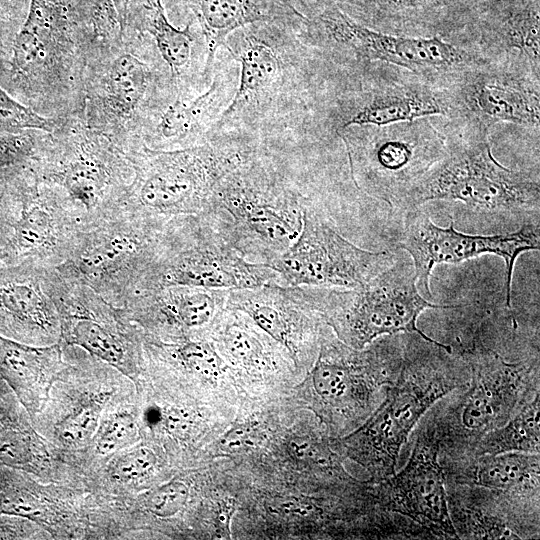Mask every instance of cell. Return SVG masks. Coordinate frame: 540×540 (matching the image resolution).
<instances>
[{"label": "cell", "mask_w": 540, "mask_h": 540, "mask_svg": "<svg viewBox=\"0 0 540 540\" xmlns=\"http://www.w3.org/2000/svg\"><path fill=\"white\" fill-rule=\"evenodd\" d=\"M298 26L259 22L242 27L227 38L225 48L240 64L239 81L231 101L210 135L250 137L276 126L306 104L310 86L308 47L293 30Z\"/></svg>", "instance_id": "obj_1"}, {"label": "cell", "mask_w": 540, "mask_h": 540, "mask_svg": "<svg viewBox=\"0 0 540 540\" xmlns=\"http://www.w3.org/2000/svg\"><path fill=\"white\" fill-rule=\"evenodd\" d=\"M170 72L150 36L125 26L120 43L87 57L82 118L130 154L176 96Z\"/></svg>", "instance_id": "obj_2"}, {"label": "cell", "mask_w": 540, "mask_h": 540, "mask_svg": "<svg viewBox=\"0 0 540 540\" xmlns=\"http://www.w3.org/2000/svg\"><path fill=\"white\" fill-rule=\"evenodd\" d=\"M85 67L77 0H30L1 86L45 117L82 115Z\"/></svg>", "instance_id": "obj_3"}, {"label": "cell", "mask_w": 540, "mask_h": 540, "mask_svg": "<svg viewBox=\"0 0 540 540\" xmlns=\"http://www.w3.org/2000/svg\"><path fill=\"white\" fill-rule=\"evenodd\" d=\"M308 200L256 145L220 180L207 213L248 261L268 264L297 239Z\"/></svg>", "instance_id": "obj_4"}, {"label": "cell", "mask_w": 540, "mask_h": 540, "mask_svg": "<svg viewBox=\"0 0 540 540\" xmlns=\"http://www.w3.org/2000/svg\"><path fill=\"white\" fill-rule=\"evenodd\" d=\"M255 145L248 137L219 134L182 149L143 147L115 211L162 219L207 213L220 180Z\"/></svg>", "instance_id": "obj_5"}, {"label": "cell", "mask_w": 540, "mask_h": 540, "mask_svg": "<svg viewBox=\"0 0 540 540\" xmlns=\"http://www.w3.org/2000/svg\"><path fill=\"white\" fill-rule=\"evenodd\" d=\"M304 15L299 39L320 61L334 67L384 63L444 84L454 74L487 61L467 46L439 36H403L366 27L335 7L313 8Z\"/></svg>", "instance_id": "obj_6"}, {"label": "cell", "mask_w": 540, "mask_h": 540, "mask_svg": "<svg viewBox=\"0 0 540 540\" xmlns=\"http://www.w3.org/2000/svg\"><path fill=\"white\" fill-rule=\"evenodd\" d=\"M458 129V134L446 135L442 157L409 189L399 208L446 200L487 212L538 211V175L500 164L492 154L489 130Z\"/></svg>", "instance_id": "obj_7"}, {"label": "cell", "mask_w": 540, "mask_h": 540, "mask_svg": "<svg viewBox=\"0 0 540 540\" xmlns=\"http://www.w3.org/2000/svg\"><path fill=\"white\" fill-rule=\"evenodd\" d=\"M134 156L75 115L43 132L34 172L61 188L90 223L115 211L133 178Z\"/></svg>", "instance_id": "obj_8"}, {"label": "cell", "mask_w": 540, "mask_h": 540, "mask_svg": "<svg viewBox=\"0 0 540 540\" xmlns=\"http://www.w3.org/2000/svg\"><path fill=\"white\" fill-rule=\"evenodd\" d=\"M266 284H280L278 274L248 261L205 213L166 221L156 256L134 294L168 286L237 290Z\"/></svg>", "instance_id": "obj_9"}, {"label": "cell", "mask_w": 540, "mask_h": 540, "mask_svg": "<svg viewBox=\"0 0 540 540\" xmlns=\"http://www.w3.org/2000/svg\"><path fill=\"white\" fill-rule=\"evenodd\" d=\"M313 303L326 316L327 323L349 347L363 349L382 336L400 332L415 333L424 341L452 354L417 327L426 309H452L428 301L417 286L412 261L398 258L367 283L350 289L310 287Z\"/></svg>", "instance_id": "obj_10"}, {"label": "cell", "mask_w": 540, "mask_h": 540, "mask_svg": "<svg viewBox=\"0 0 540 540\" xmlns=\"http://www.w3.org/2000/svg\"><path fill=\"white\" fill-rule=\"evenodd\" d=\"M167 220L117 210L84 224L67 258L55 269L64 279L122 308L155 258Z\"/></svg>", "instance_id": "obj_11"}, {"label": "cell", "mask_w": 540, "mask_h": 540, "mask_svg": "<svg viewBox=\"0 0 540 540\" xmlns=\"http://www.w3.org/2000/svg\"><path fill=\"white\" fill-rule=\"evenodd\" d=\"M336 68L339 85L324 108V125L339 136L352 126H382L441 116L452 121L445 84L384 63Z\"/></svg>", "instance_id": "obj_12"}, {"label": "cell", "mask_w": 540, "mask_h": 540, "mask_svg": "<svg viewBox=\"0 0 540 540\" xmlns=\"http://www.w3.org/2000/svg\"><path fill=\"white\" fill-rule=\"evenodd\" d=\"M339 137L346 145L355 185L398 208L409 189L446 148V134L426 118L382 126H352Z\"/></svg>", "instance_id": "obj_13"}, {"label": "cell", "mask_w": 540, "mask_h": 540, "mask_svg": "<svg viewBox=\"0 0 540 540\" xmlns=\"http://www.w3.org/2000/svg\"><path fill=\"white\" fill-rule=\"evenodd\" d=\"M462 384L447 370L403 360L382 403L344 439L348 455L377 481L393 475L400 450L416 424L438 400Z\"/></svg>", "instance_id": "obj_14"}, {"label": "cell", "mask_w": 540, "mask_h": 540, "mask_svg": "<svg viewBox=\"0 0 540 540\" xmlns=\"http://www.w3.org/2000/svg\"><path fill=\"white\" fill-rule=\"evenodd\" d=\"M395 260L389 251L366 250L347 240L308 200L297 239L266 265L278 274L280 285L350 289L367 283Z\"/></svg>", "instance_id": "obj_15"}, {"label": "cell", "mask_w": 540, "mask_h": 540, "mask_svg": "<svg viewBox=\"0 0 540 540\" xmlns=\"http://www.w3.org/2000/svg\"><path fill=\"white\" fill-rule=\"evenodd\" d=\"M445 86L452 122L490 128L509 123L539 134L540 74L511 63L482 62L450 77Z\"/></svg>", "instance_id": "obj_16"}, {"label": "cell", "mask_w": 540, "mask_h": 540, "mask_svg": "<svg viewBox=\"0 0 540 540\" xmlns=\"http://www.w3.org/2000/svg\"><path fill=\"white\" fill-rule=\"evenodd\" d=\"M539 227L523 225L518 231L500 235H474L462 233L449 226L433 223L423 211L407 209L399 247L406 251L415 269L417 286L421 293L430 295L432 269L438 264H457L481 255L501 257L506 266V303L510 305L512 277L516 259L526 251L538 250Z\"/></svg>", "instance_id": "obj_17"}, {"label": "cell", "mask_w": 540, "mask_h": 540, "mask_svg": "<svg viewBox=\"0 0 540 540\" xmlns=\"http://www.w3.org/2000/svg\"><path fill=\"white\" fill-rule=\"evenodd\" d=\"M47 285L57 308L63 343L125 375L133 374L138 346L125 311L89 287L64 279L55 268L47 271Z\"/></svg>", "instance_id": "obj_18"}, {"label": "cell", "mask_w": 540, "mask_h": 540, "mask_svg": "<svg viewBox=\"0 0 540 540\" xmlns=\"http://www.w3.org/2000/svg\"><path fill=\"white\" fill-rule=\"evenodd\" d=\"M84 224L82 211L69 196L34 172L23 184L19 216L0 249V260L55 268L67 258Z\"/></svg>", "instance_id": "obj_19"}, {"label": "cell", "mask_w": 540, "mask_h": 540, "mask_svg": "<svg viewBox=\"0 0 540 540\" xmlns=\"http://www.w3.org/2000/svg\"><path fill=\"white\" fill-rule=\"evenodd\" d=\"M470 364L471 383L449 417L444 437L473 446L518 411L530 369L522 363L507 362L483 347L473 352Z\"/></svg>", "instance_id": "obj_20"}, {"label": "cell", "mask_w": 540, "mask_h": 540, "mask_svg": "<svg viewBox=\"0 0 540 540\" xmlns=\"http://www.w3.org/2000/svg\"><path fill=\"white\" fill-rule=\"evenodd\" d=\"M300 10L331 6L385 33L459 42L492 0H290Z\"/></svg>", "instance_id": "obj_21"}, {"label": "cell", "mask_w": 540, "mask_h": 540, "mask_svg": "<svg viewBox=\"0 0 540 540\" xmlns=\"http://www.w3.org/2000/svg\"><path fill=\"white\" fill-rule=\"evenodd\" d=\"M440 443L437 432L420 434L406 466L378 481V498L384 511L399 513L432 535L459 538L438 461Z\"/></svg>", "instance_id": "obj_22"}, {"label": "cell", "mask_w": 540, "mask_h": 540, "mask_svg": "<svg viewBox=\"0 0 540 540\" xmlns=\"http://www.w3.org/2000/svg\"><path fill=\"white\" fill-rule=\"evenodd\" d=\"M460 42L487 61L511 63L540 74L539 0H492Z\"/></svg>", "instance_id": "obj_23"}, {"label": "cell", "mask_w": 540, "mask_h": 540, "mask_svg": "<svg viewBox=\"0 0 540 540\" xmlns=\"http://www.w3.org/2000/svg\"><path fill=\"white\" fill-rule=\"evenodd\" d=\"M48 269L0 260V325L39 346L61 338L57 308L47 285Z\"/></svg>", "instance_id": "obj_24"}, {"label": "cell", "mask_w": 540, "mask_h": 540, "mask_svg": "<svg viewBox=\"0 0 540 540\" xmlns=\"http://www.w3.org/2000/svg\"><path fill=\"white\" fill-rule=\"evenodd\" d=\"M228 76L220 73L200 95L177 93L162 109L142 138L144 147L176 150L205 142L215 122L228 104Z\"/></svg>", "instance_id": "obj_25"}, {"label": "cell", "mask_w": 540, "mask_h": 540, "mask_svg": "<svg viewBox=\"0 0 540 540\" xmlns=\"http://www.w3.org/2000/svg\"><path fill=\"white\" fill-rule=\"evenodd\" d=\"M226 307L246 314L275 342L296 355L308 323L307 314L316 309L309 287L266 284L252 289L229 290Z\"/></svg>", "instance_id": "obj_26"}, {"label": "cell", "mask_w": 540, "mask_h": 540, "mask_svg": "<svg viewBox=\"0 0 540 540\" xmlns=\"http://www.w3.org/2000/svg\"><path fill=\"white\" fill-rule=\"evenodd\" d=\"M229 290L168 286L134 294L122 309L132 321L171 331L206 327L226 307Z\"/></svg>", "instance_id": "obj_27"}, {"label": "cell", "mask_w": 540, "mask_h": 540, "mask_svg": "<svg viewBox=\"0 0 540 540\" xmlns=\"http://www.w3.org/2000/svg\"><path fill=\"white\" fill-rule=\"evenodd\" d=\"M200 26L206 57L202 77H210L217 50L236 30L259 22L300 25L306 16L285 0H184Z\"/></svg>", "instance_id": "obj_28"}, {"label": "cell", "mask_w": 540, "mask_h": 540, "mask_svg": "<svg viewBox=\"0 0 540 540\" xmlns=\"http://www.w3.org/2000/svg\"><path fill=\"white\" fill-rule=\"evenodd\" d=\"M66 369L63 344L28 345L0 334V375L30 414L43 408Z\"/></svg>", "instance_id": "obj_29"}, {"label": "cell", "mask_w": 540, "mask_h": 540, "mask_svg": "<svg viewBox=\"0 0 540 540\" xmlns=\"http://www.w3.org/2000/svg\"><path fill=\"white\" fill-rule=\"evenodd\" d=\"M189 22L184 29L173 26L162 0H130L126 25L151 37L166 64L178 93L189 92L195 35Z\"/></svg>", "instance_id": "obj_30"}, {"label": "cell", "mask_w": 540, "mask_h": 540, "mask_svg": "<svg viewBox=\"0 0 540 540\" xmlns=\"http://www.w3.org/2000/svg\"><path fill=\"white\" fill-rule=\"evenodd\" d=\"M458 476L463 484L518 495L539 493V453L483 454Z\"/></svg>", "instance_id": "obj_31"}, {"label": "cell", "mask_w": 540, "mask_h": 540, "mask_svg": "<svg viewBox=\"0 0 540 540\" xmlns=\"http://www.w3.org/2000/svg\"><path fill=\"white\" fill-rule=\"evenodd\" d=\"M540 397L536 393L505 424L485 433L473 446L476 455L505 452L539 453Z\"/></svg>", "instance_id": "obj_32"}, {"label": "cell", "mask_w": 540, "mask_h": 540, "mask_svg": "<svg viewBox=\"0 0 540 540\" xmlns=\"http://www.w3.org/2000/svg\"><path fill=\"white\" fill-rule=\"evenodd\" d=\"M225 313L227 321L219 330L218 342L226 355L245 366L264 364L268 353L258 333L241 321L240 311L226 307Z\"/></svg>", "instance_id": "obj_33"}, {"label": "cell", "mask_w": 540, "mask_h": 540, "mask_svg": "<svg viewBox=\"0 0 540 540\" xmlns=\"http://www.w3.org/2000/svg\"><path fill=\"white\" fill-rule=\"evenodd\" d=\"M168 353L186 370L205 380L214 381L223 373V362L214 346L202 339L181 338L167 346Z\"/></svg>", "instance_id": "obj_34"}, {"label": "cell", "mask_w": 540, "mask_h": 540, "mask_svg": "<svg viewBox=\"0 0 540 540\" xmlns=\"http://www.w3.org/2000/svg\"><path fill=\"white\" fill-rule=\"evenodd\" d=\"M63 118L45 117L26 106L0 85V133L28 130L54 131Z\"/></svg>", "instance_id": "obj_35"}, {"label": "cell", "mask_w": 540, "mask_h": 540, "mask_svg": "<svg viewBox=\"0 0 540 540\" xmlns=\"http://www.w3.org/2000/svg\"><path fill=\"white\" fill-rule=\"evenodd\" d=\"M97 431L96 451L101 455H110L134 442L137 423L133 414L121 411L105 419Z\"/></svg>", "instance_id": "obj_36"}, {"label": "cell", "mask_w": 540, "mask_h": 540, "mask_svg": "<svg viewBox=\"0 0 540 540\" xmlns=\"http://www.w3.org/2000/svg\"><path fill=\"white\" fill-rule=\"evenodd\" d=\"M100 411L101 405L94 401L74 410L59 423V440L67 446L85 444L98 430Z\"/></svg>", "instance_id": "obj_37"}, {"label": "cell", "mask_w": 540, "mask_h": 540, "mask_svg": "<svg viewBox=\"0 0 540 540\" xmlns=\"http://www.w3.org/2000/svg\"><path fill=\"white\" fill-rule=\"evenodd\" d=\"M33 457L29 433L13 421L0 420V464L22 467L32 462Z\"/></svg>", "instance_id": "obj_38"}, {"label": "cell", "mask_w": 540, "mask_h": 540, "mask_svg": "<svg viewBox=\"0 0 540 540\" xmlns=\"http://www.w3.org/2000/svg\"><path fill=\"white\" fill-rule=\"evenodd\" d=\"M156 462L155 453L150 448L141 446L115 457L110 464L109 472L115 480L129 483L148 475Z\"/></svg>", "instance_id": "obj_39"}, {"label": "cell", "mask_w": 540, "mask_h": 540, "mask_svg": "<svg viewBox=\"0 0 540 540\" xmlns=\"http://www.w3.org/2000/svg\"><path fill=\"white\" fill-rule=\"evenodd\" d=\"M27 173L7 180L0 178V249L9 240L21 208V192Z\"/></svg>", "instance_id": "obj_40"}, {"label": "cell", "mask_w": 540, "mask_h": 540, "mask_svg": "<svg viewBox=\"0 0 540 540\" xmlns=\"http://www.w3.org/2000/svg\"><path fill=\"white\" fill-rule=\"evenodd\" d=\"M25 18L15 0H0V72L10 67L14 42Z\"/></svg>", "instance_id": "obj_41"}, {"label": "cell", "mask_w": 540, "mask_h": 540, "mask_svg": "<svg viewBox=\"0 0 540 540\" xmlns=\"http://www.w3.org/2000/svg\"><path fill=\"white\" fill-rule=\"evenodd\" d=\"M188 487L181 481H170L150 493L147 509L155 516L168 518L176 515L186 505Z\"/></svg>", "instance_id": "obj_42"}, {"label": "cell", "mask_w": 540, "mask_h": 540, "mask_svg": "<svg viewBox=\"0 0 540 540\" xmlns=\"http://www.w3.org/2000/svg\"><path fill=\"white\" fill-rule=\"evenodd\" d=\"M260 441L254 425L242 423L233 426L219 440V447L227 453H241L257 446Z\"/></svg>", "instance_id": "obj_43"}, {"label": "cell", "mask_w": 540, "mask_h": 540, "mask_svg": "<svg viewBox=\"0 0 540 540\" xmlns=\"http://www.w3.org/2000/svg\"><path fill=\"white\" fill-rule=\"evenodd\" d=\"M289 450L294 457L301 461H311L323 467H329L333 464L330 451L309 438H293L289 443Z\"/></svg>", "instance_id": "obj_44"}, {"label": "cell", "mask_w": 540, "mask_h": 540, "mask_svg": "<svg viewBox=\"0 0 540 540\" xmlns=\"http://www.w3.org/2000/svg\"><path fill=\"white\" fill-rule=\"evenodd\" d=\"M22 144L20 138L12 133H0V177L13 170L20 162Z\"/></svg>", "instance_id": "obj_45"}, {"label": "cell", "mask_w": 540, "mask_h": 540, "mask_svg": "<svg viewBox=\"0 0 540 540\" xmlns=\"http://www.w3.org/2000/svg\"><path fill=\"white\" fill-rule=\"evenodd\" d=\"M280 510L284 514H290L299 518H307L316 514L319 509L311 501L293 499L281 503Z\"/></svg>", "instance_id": "obj_46"}, {"label": "cell", "mask_w": 540, "mask_h": 540, "mask_svg": "<svg viewBox=\"0 0 540 540\" xmlns=\"http://www.w3.org/2000/svg\"><path fill=\"white\" fill-rule=\"evenodd\" d=\"M117 8V11L126 25V14L130 0H112Z\"/></svg>", "instance_id": "obj_47"}]
</instances>
